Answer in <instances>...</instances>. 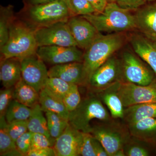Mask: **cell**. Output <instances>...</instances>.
<instances>
[{"label":"cell","mask_w":156,"mask_h":156,"mask_svg":"<svg viewBox=\"0 0 156 156\" xmlns=\"http://www.w3.org/2000/svg\"><path fill=\"white\" fill-rule=\"evenodd\" d=\"M45 113L48 131L51 137L55 140L64 132L68 125V120L52 112H46Z\"/></svg>","instance_id":"cell-27"},{"label":"cell","mask_w":156,"mask_h":156,"mask_svg":"<svg viewBox=\"0 0 156 156\" xmlns=\"http://www.w3.org/2000/svg\"><path fill=\"white\" fill-rule=\"evenodd\" d=\"M34 34L38 47L51 45L78 47L70 31L67 21L37 27L34 29Z\"/></svg>","instance_id":"cell-6"},{"label":"cell","mask_w":156,"mask_h":156,"mask_svg":"<svg viewBox=\"0 0 156 156\" xmlns=\"http://www.w3.org/2000/svg\"><path fill=\"white\" fill-rule=\"evenodd\" d=\"M21 76L26 83L40 92L49 78L44 62L36 53L21 60Z\"/></svg>","instance_id":"cell-11"},{"label":"cell","mask_w":156,"mask_h":156,"mask_svg":"<svg viewBox=\"0 0 156 156\" xmlns=\"http://www.w3.org/2000/svg\"><path fill=\"white\" fill-rule=\"evenodd\" d=\"M66 5L72 16H84L96 13L88 0H69Z\"/></svg>","instance_id":"cell-30"},{"label":"cell","mask_w":156,"mask_h":156,"mask_svg":"<svg viewBox=\"0 0 156 156\" xmlns=\"http://www.w3.org/2000/svg\"><path fill=\"white\" fill-rule=\"evenodd\" d=\"M32 108L14 99L6 112L5 118L8 124L15 121L28 120L31 114Z\"/></svg>","instance_id":"cell-26"},{"label":"cell","mask_w":156,"mask_h":156,"mask_svg":"<svg viewBox=\"0 0 156 156\" xmlns=\"http://www.w3.org/2000/svg\"><path fill=\"white\" fill-rule=\"evenodd\" d=\"M119 81L122 82L121 61L112 56L95 70L88 83L93 89L100 91Z\"/></svg>","instance_id":"cell-10"},{"label":"cell","mask_w":156,"mask_h":156,"mask_svg":"<svg viewBox=\"0 0 156 156\" xmlns=\"http://www.w3.org/2000/svg\"><path fill=\"white\" fill-rule=\"evenodd\" d=\"M39 103L43 112H50L68 120L69 112L62 99L54 95L46 88L39 92Z\"/></svg>","instance_id":"cell-21"},{"label":"cell","mask_w":156,"mask_h":156,"mask_svg":"<svg viewBox=\"0 0 156 156\" xmlns=\"http://www.w3.org/2000/svg\"><path fill=\"white\" fill-rule=\"evenodd\" d=\"M120 82L99 91L101 100L106 105L111 116L114 119H123L125 112L124 105L117 92Z\"/></svg>","instance_id":"cell-20"},{"label":"cell","mask_w":156,"mask_h":156,"mask_svg":"<svg viewBox=\"0 0 156 156\" xmlns=\"http://www.w3.org/2000/svg\"><path fill=\"white\" fill-rule=\"evenodd\" d=\"M82 132L69 123L64 132L55 140L53 148L56 156H79V146Z\"/></svg>","instance_id":"cell-15"},{"label":"cell","mask_w":156,"mask_h":156,"mask_svg":"<svg viewBox=\"0 0 156 156\" xmlns=\"http://www.w3.org/2000/svg\"><path fill=\"white\" fill-rule=\"evenodd\" d=\"M130 43L135 53L150 66L156 76V48L153 42L145 37L134 35Z\"/></svg>","instance_id":"cell-17"},{"label":"cell","mask_w":156,"mask_h":156,"mask_svg":"<svg viewBox=\"0 0 156 156\" xmlns=\"http://www.w3.org/2000/svg\"><path fill=\"white\" fill-rule=\"evenodd\" d=\"M49 77L60 78L77 85L88 83L83 62H73L53 66L48 70Z\"/></svg>","instance_id":"cell-14"},{"label":"cell","mask_w":156,"mask_h":156,"mask_svg":"<svg viewBox=\"0 0 156 156\" xmlns=\"http://www.w3.org/2000/svg\"><path fill=\"white\" fill-rule=\"evenodd\" d=\"M120 61L124 82L147 86L154 82L151 72L130 51H124Z\"/></svg>","instance_id":"cell-7"},{"label":"cell","mask_w":156,"mask_h":156,"mask_svg":"<svg viewBox=\"0 0 156 156\" xmlns=\"http://www.w3.org/2000/svg\"><path fill=\"white\" fill-rule=\"evenodd\" d=\"M116 2L108 3L101 13L81 16L91 23L99 32L120 33L136 28L134 15Z\"/></svg>","instance_id":"cell-1"},{"label":"cell","mask_w":156,"mask_h":156,"mask_svg":"<svg viewBox=\"0 0 156 156\" xmlns=\"http://www.w3.org/2000/svg\"><path fill=\"white\" fill-rule=\"evenodd\" d=\"M38 48L34 30L23 23L13 20L8 41L0 48L2 60L11 58L21 60L36 54Z\"/></svg>","instance_id":"cell-3"},{"label":"cell","mask_w":156,"mask_h":156,"mask_svg":"<svg viewBox=\"0 0 156 156\" xmlns=\"http://www.w3.org/2000/svg\"><path fill=\"white\" fill-rule=\"evenodd\" d=\"M67 23L78 47L85 50L100 33L91 23L82 16H71L67 20Z\"/></svg>","instance_id":"cell-13"},{"label":"cell","mask_w":156,"mask_h":156,"mask_svg":"<svg viewBox=\"0 0 156 156\" xmlns=\"http://www.w3.org/2000/svg\"><path fill=\"white\" fill-rule=\"evenodd\" d=\"M94 119L107 122L110 120V116L101 99L90 96L81 101L77 107L70 112L68 122L77 130L91 133L93 127L90 123Z\"/></svg>","instance_id":"cell-4"},{"label":"cell","mask_w":156,"mask_h":156,"mask_svg":"<svg viewBox=\"0 0 156 156\" xmlns=\"http://www.w3.org/2000/svg\"><path fill=\"white\" fill-rule=\"evenodd\" d=\"M79 48V47H78ZM78 47L42 46L38 48L36 54L43 61L53 66L73 62H83L84 53Z\"/></svg>","instance_id":"cell-9"},{"label":"cell","mask_w":156,"mask_h":156,"mask_svg":"<svg viewBox=\"0 0 156 156\" xmlns=\"http://www.w3.org/2000/svg\"><path fill=\"white\" fill-rule=\"evenodd\" d=\"M135 16L136 28L152 41H156V3L138 9Z\"/></svg>","instance_id":"cell-16"},{"label":"cell","mask_w":156,"mask_h":156,"mask_svg":"<svg viewBox=\"0 0 156 156\" xmlns=\"http://www.w3.org/2000/svg\"><path fill=\"white\" fill-rule=\"evenodd\" d=\"M32 133L27 131L18 137L16 141V148L21 156H27L30 150Z\"/></svg>","instance_id":"cell-36"},{"label":"cell","mask_w":156,"mask_h":156,"mask_svg":"<svg viewBox=\"0 0 156 156\" xmlns=\"http://www.w3.org/2000/svg\"><path fill=\"white\" fill-rule=\"evenodd\" d=\"M81 98L78 85L73 84L62 99L65 106L69 112H71L80 103Z\"/></svg>","instance_id":"cell-31"},{"label":"cell","mask_w":156,"mask_h":156,"mask_svg":"<svg viewBox=\"0 0 156 156\" xmlns=\"http://www.w3.org/2000/svg\"><path fill=\"white\" fill-rule=\"evenodd\" d=\"M31 108V114L28 120V131L32 133L45 134L55 142L49 133L47 119L43 115L44 112L40 105L37 104Z\"/></svg>","instance_id":"cell-24"},{"label":"cell","mask_w":156,"mask_h":156,"mask_svg":"<svg viewBox=\"0 0 156 156\" xmlns=\"http://www.w3.org/2000/svg\"><path fill=\"white\" fill-rule=\"evenodd\" d=\"M63 1H64V2H65L66 3V4L69 0H63Z\"/></svg>","instance_id":"cell-45"},{"label":"cell","mask_w":156,"mask_h":156,"mask_svg":"<svg viewBox=\"0 0 156 156\" xmlns=\"http://www.w3.org/2000/svg\"><path fill=\"white\" fill-rule=\"evenodd\" d=\"M116 3L120 8L131 11L139 9L145 2L144 0H116Z\"/></svg>","instance_id":"cell-38"},{"label":"cell","mask_w":156,"mask_h":156,"mask_svg":"<svg viewBox=\"0 0 156 156\" xmlns=\"http://www.w3.org/2000/svg\"><path fill=\"white\" fill-rule=\"evenodd\" d=\"M31 6L37 5H42L47 3L51 2L57 0H28Z\"/></svg>","instance_id":"cell-42"},{"label":"cell","mask_w":156,"mask_h":156,"mask_svg":"<svg viewBox=\"0 0 156 156\" xmlns=\"http://www.w3.org/2000/svg\"><path fill=\"white\" fill-rule=\"evenodd\" d=\"M12 9L1 8L0 17V48L5 44L9 37V29L13 21Z\"/></svg>","instance_id":"cell-28"},{"label":"cell","mask_w":156,"mask_h":156,"mask_svg":"<svg viewBox=\"0 0 156 156\" xmlns=\"http://www.w3.org/2000/svg\"><path fill=\"white\" fill-rule=\"evenodd\" d=\"M92 143L96 156H108L107 152L103 145L93 136L92 137Z\"/></svg>","instance_id":"cell-40"},{"label":"cell","mask_w":156,"mask_h":156,"mask_svg":"<svg viewBox=\"0 0 156 156\" xmlns=\"http://www.w3.org/2000/svg\"><path fill=\"white\" fill-rule=\"evenodd\" d=\"M8 131L14 141L28 131V120L15 121L8 124Z\"/></svg>","instance_id":"cell-35"},{"label":"cell","mask_w":156,"mask_h":156,"mask_svg":"<svg viewBox=\"0 0 156 156\" xmlns=\"http://www.w3.org/2000/svg\"><path fill=\"white\" fill-rule=\"evenodd\" d=\"M73 85L60 78L49 77L44 88L62 100Z\"/></svg>","instance_id":"cell-29"},{"label":"cell","mask_w":156,"mask_h":156,"mask_svg":"<svg viewBox=\"0 0 156 156\" xmlns=\"http://www.w3.org/2000/svg\"><path fill=\"white\" fill-rule=\"evenodd\" d=\"M126 156H148L150 155L149 152L142 144L128 142L123 148Z\"/></svg>","instance_id":"cell-37"},{"label":"cell","mask_w":156,"mask_h":156,"mask_svg":"<svg viewBox=\"0 0 156 156\" xmlns=\"http://www.w3.org/2000/svg\"><path fill=\"white\" fill-rule=\"evenodd\" d=\"M154 45V46H155V47L156 48V41H155L153 42Z\"/></svg>","instance_id":"cell-46"},{"label":"cell","mask_w":156,"mask_h":156,"mask_svg":"<svg viewBox=\"0 0 156 156\" xmlns=\"http://www.w3.org/2000/svg\"><path fill=\"white\" fill-rule=\"evenodd\" d=\"M55 141L50 139L45 134L32 133L30 150L53 147Z\"/></svg>","instance_id":"cell-33"},{"label":"cell","mask_w":156,"mask_h":156,"mask_svg":"<svg viewBox=\"0 0 156 156\" xmlns=\"http://www.w3.org/2000/svg\"><path fill=\"white\" fill-rule=\"evenodd\" d=\"M14 87L5 88L0 91V117L5 116L7 109L14 99Z\"/></svg>","instance_id":"cell-34"},{"label":"cell","mask_w":156,"mask_h":156,"mask_svg":"<svg viewBox=\"0 0 156 156\" xmlns=\"http://www.w3.org/2000/svg\"><path fill=\"white\" fill-rule=\"evenodd\" d=\"M91 5L95 9L96 13L103 12L107 5L106 0H88Z\"/></svg>","instance_id":"cell-41"},{"label":"cell","mask_w":156,"mask_h":156,"mask_svg":"<svg viewBox=\"0 0 156 156\" xmlns=\"http://www.w3.org/2000/svg\"><path fill=\"white\" fill-rule=\"evenodd\" d=\"M144 2H153V1H155L156 0H144Z\"/></svg>","instance_id":"cell-44"},{"label":"cell","mask_w":156,"mask_h":156,"mask_svg":"<svg viewBox=\"0 0 156 156\" xmlns=\"http://www.w3.org/2000/svg\"><path fill=\"white\" fill-rule=\"evenodd\" d=\"M91 134L103 145L108 156H114L128 141V136L122 130L109 125L93 127Z\"/></svg>","instance_id":"cell-12"},{"label":"cell","mask_w":156,"mask_h":156,"mask_svg":"<svg viewBox=\"0 0 156 156\" xmlns=\"http://www.w3.org/2000/svg\"><path fill=\"white\" fill-rule=\"evenodd\" d=\"M124 43V37L120 33L98 34L84 53L83 63L88 83L95 70L122 48Z\"/></svg>","instance_id":"cell-2"},{"label":"cell","mask_w":156,"mask_h":156,"mask_svg":"<svg viewBox=\"0 0 156 156\" xmlns=\"http://www.w3.org/2000/svg\"><path fill=\"white\" fill-rule=\"evenodd\" d=\"M0 155L21 156L16 148L15 141L9 134L5 116L0 117Z\"/></svg>","instance_id":"cell-25"},{"label":"cell","mask_w":156,"mask_h":156,"mask_svg":"<svg viewBox=\"0 0 156 156\" xmlns=\"http://www.w3.org/2000/svg\"><path fill=\"white\" fill-rule=\"evenodd\" d=\"M14 99L28 107L39 103V92L26 83L22 78L14 86Z\"/></svg>","instance_id":"cell-23"},{"label":"cell","mask_w":156,"mask_h":156,"mask_svg":"<svg viewBox=\"0 0 156 156\" xmlns=\"http://www.w3.org/2000/svg\"><path fill=\"white\" fill-rule=\"evenodd\" d=\"M92 137L91 133L82 132L79 146V156H96L92 143Z\"/></svg>","instance_id":"cell-32"},{"label":"cell","mask_w":156,"mask_h":156,"mask_svg":"<svg viewBox=\"0 0 156 156\" xmlns=\"http://www.w3.org/2000/svg\"><path fill=\"white\" fill-rule=\"evenodd\" d=\"M151 118H156V102L140 104L126 108L123 118L128 125Z\"/></svg>","instance_id":"cell-22"},{"label":"cell","mask_w":156,"mask_h":156,"mask_svg":"<svg viewBox=\"0 0 156 156\" xmlns=\"http://www.w3.org/2000/svg\"><path fill=\"white\" fill-rule=\"evenodd\" d=\"M131 135L141 142L156 141V118H146L128 124Z\"/></svg>","instance_id":"cell-19"},{"label":"cell","mask_w":156,"mask_h":156,"mask_svg":"<svg viewBox=\"0 0 156 156\" xmlns=\"http://www.w3.org/2000/svg\"><path fill=\"white\" fill-rule=\"evenodd\" d=\"M27 15L30 20L37 27L67 21L69 17L73 16L63 0L31 6Z\"/></svg>","instance_id":"cell-5"},{"label":"cell","mask_w":156,"mask_h":156,"mask_svg":"<svg viewBox=\"0 0 156 156\" xmlns=\"http://www.w3.org/2000/svg\"><path fill=\"white\" fill-rule=\"evenodd\" d=\"M27 156H56L53 147L30 150Z\"/></svg>","instance_id":"cell-39"},{"label":"cell","mask_w":156,"mask_h":156,"mask_svg":"<svg viewBox=\"0 0 156 156\" xmlns=\"http://www.w3.org/2000/svg\"><path fill=\"white\" fill-rule=\"evenodd\" d=\"M117 92L124 107L156 102V82L154 81L147 86L120 82Z\"/></svg>","instance_id":"cell-8"},{"label":"cell","mask_w":156,"mask_h":156,"mask_svg":"<svg viewBox=\"0 0 156 156\" xmlns=\"http://www.w3.org/2000/svg\"><path fill=\"white\" fill-rule=\"evenodd\" d=\"M21 76V60L11 58L2 60L0 69V79L5 88L14 87Z\"/></svg>","instance_id":"cell-18"},{"label":"cell","mask_w":156,"mask_h":156,"mask_svg":"<svg viewBox=\"0 0 156 156\" xmlns=\"http://www.w3.org/2000/svg\"><path fill=\"white\" fill-rule=\"evenodd\" d=\"M108 3L116 2V0H106Z\"/></svg>","instance_id":"cell-43"}]
</instances>
